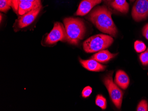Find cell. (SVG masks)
I'll use <instances>...</instances> for the list:
<instances>
[{
	"mask_svg": "<svg viewBox=\"0 0 148 111\" xmlns=\"http://www.w3.org/2000/svg\"><path fill=\"white\" fill-rule=\"evenodd\" d=\"M111 15V11L106 6H99L90 12L86 18L100 31L115 37L118 34V29Z\"/></svg>",
	"mask_w": 148,
	"mask_h": 111,
	"instance_id": "1",
	"label": "cell"
},
{
	"mask_svg": "<svg viewBox=\"0 0 148 111\" xmlns=\"http://www.w3.org/2000/svg\"><path fill=\"white\" fill-rule=\"evenodd\" d=\"M66 32V41L72 45H77L84 39L86 32V27L82 19L67 17L64 20Z\"/></svg>",
	"mask_w": 148,
	"mask_h": 111,
	"instance_id": "2",
	"label": "cell"
},
{
	"mask_svg": "<svg viewBox=\"0 0 148 111\" xmlns=\"http://www.w3.org/2000/svg\"><path fill=\"white\" fill-rule=\"evenodd\" d=\"M114 39L110 35L98 34L87 39L83 43L84 50L88 53L103 50L110 47Z\"/></svg>",
	"mask_w": 148,
	"mask_h": 111,
	"instance_id": "3",
	"label": "cell"
},
{
	"mask_svg": "<svg viewBox=\"0 0 148 111\" xmlns=\"http://www.w3.org/2000/svg\"><path fill=\"white\" fill-rule=\"evenodd\" d=\"M113 72L110 73L106 76L104 78L103 82L108 91L111 101L117 108L120 109L122 106L123 93L119 88L118 85L113 82Z\"/></svg>",
	"mask_w": 148,
	"mask_h": 111,
	"instance_id": "4",
	"label": "cell"
},
{
	"mask_svg": "<svg viewBox=\"0 0 148 111\" xmlns=\"http://www.w3.org/2000/svg\"><path fill=\"white\" fill-rule=\"evenodd\" d=\"M45 44L48 45L55 44L59 41H66V32L64 26L60 22L55 23L52 30L45 39Z\"/></svg>",
	"mask_w": 148,
	"mask_h": 111,
	"instance_id": "5",
	"label": "cell"
},
{
	"mask_svg": "<svg viewBox=\"0 0 148 111\" xmlns=\"http://www.w3.org/2000/svg\"><path fill=\"white\" fill-rule=\"evenodd\" d=\"M42 6L37 9L32 10L25 14L20 16L16 20L13 25V29L15 31H18L20 30L28 27L31 25L35 20L41 10Z\"/></svg>",
	"mask_w": 148,
	"mask_h": 111,
	"instance_id": "6",
	"label": "cell"
},
{
	"mask_svg": "<svg viewBox=\"0 0 148 111\" xmlns=\"http://www.w3.org/2000/svg\"><path fill=\"white\" fill-rule=\"evenodd\" d=\"M132 16L137 22L145 20L148 17V0H137L133 5Z\"/></svg>",
	"mask_w": 148,
	"mask_h": 111,
	"instance_id": "7",
	"label": "cell"
},
{
	"mask_svg": "<svg viewBox=\"0 0 148 111\" xmlns=\"http://www.w3.org/2000/svg\"><path fill=\"white\" fill-rule=\"evenodd\" d=\"M40 6H42L41 0H38L35 1L18 2L12 9L17 15L21 16Z\"/></svg>",
	"mask_w": 148,
	"mask_h": 111,
	"instance_id": "8",
	"label": "cell"
},
{
	"mask_svg": "<svg viewBox=\"0 0 148 111\" xmlns=\"http://www.w3.org/2000/svg\"><path fill=\"white\" fill-rule=\"evenodd\" d=\"M102 2V0H83L80 3L75 15L84 16L89 14L96 5Z\"/></svg>",
	"mask_w": 148,
	"mask_h": 111,
	"instance_id": "9",
	"label": "cell"
},
{
	"mask_svg": "<svg viewBox=\"0 0 148 111\" xmlns=\"http://www.w3.org/2000/svg\"><path fill=\"white\" fill-rule=\"evenodd\" d=\"M79 60L82 66L89 71L100 72L103 71L106 67L98 61L91 59L89 60H83L79 58Z\"/></svg>",
	"mask_w": 148,
	"mask_h": 111,
	"instance_id": "10",
	"label": "cell"
},
{
	"mask_svg": "<svg viewBox=\"0 0 148 111\" xmlns=\"http://www.w3.org/2000/svg\"><path fill=\"white\" fill-rule=\"evenodd\" d=\"M130 80L128 76L125 71L122 70L117 71L115 75L114 82L123 89H125L129 86Z\"/></svg>",
	"mask_w": 148,
	"mask_h": 111,
	"instance_id": "11",
	"label": "cell"
},
{
	"mask_svg": "<svg viewBox=\"0 0 148 111\" xmlns=\"http://www.w3.org/2000/svg\"><path fill=\"white\" fill-rule=\"evenodd\" d=\"M118 54H112L107 50H100L91 56L90 59L98 61L99 63H104L108 62Z\"/></svg>",
	"mask_w": 148,
	"mask_h": 111,
	"instance_id": "12",
	"label": "cell"
},
{
	"mask_svg": "<svg viewBox=\"0 0 148 111\" xmlns=\"http://www.w3.org/2000/svg\"><path fill=\"white\" fill-rule=\"evenodd\" d=\"M113 9L123 14L128 13L129 10V5L126 0H114L110 4Z\"/></svg>",
	"mask_w": 148,
	"mask_h": 111,
	"instance_id": "13",
	"label": "cell"
},
{
	"mask_svg": "<svg viewBox=\"0 0 148 111\" xmlns=\"http://www.w3.org/2000/svg\"><path fill=\"white\" fill-rule=\"evenodd\" d=\"M12 0H0V11L6 12L12 6Z\"/></svg>",
	"mask_w": 148,
	"mask_h": 111,
	"instance_id": "14",
	"label": "cell"
},
{
	"mask_svg": "<svg viewBox=\"0 0 148 111\" xmlns=\"http://www.w3.org/2000/svg\"><path fill=\"white\" fill-rule=\"evenodd\" d=\"M95 104L103 110L106 109L107 106L106 99L102 95L99 94L96 96Z\"/></svg>",
	"mask_w": 148,
	"mask_h": 111,
	"instance_id": "15",
	"label": "cell"
},
{
	"mask_svg": "<svg viewBox=\"0 0 148 111\" xmlns=\"http://www.w3.org/2000/svg\"><path fill=\"white\" fill-rule=\"evenodd\" d=\"M134 49L136 52L138 53H141L145 51L146 49V45L142 41L137 40L134 43Z\"/></svg>",
	"mask_w": 148,
	"mask_h": 111,
	"instance_id": "16",
	"label": "cell"
},
{
	"mask_svg": "<svg viewBox=\"0 0 148 111\" xmlns=\"http://www.w3.org/2000/svg\"><path fill=\"white\" fill-rule=\"evenodd\" d=\"M140 59L143 66L148 65V48L140 55Z\"/></svg>",
	"mask_w": 148,
	"mask_h": 111,
	"instance_id": "17",
	"label": "cell"
},
{
	"mask_svg": "<svg viewBox=\"0 0 148 111\" xmlns=\"http://www.w3.org/2000/svg\"><path fill=\"white\" fill-rule=\"evenodd\" d=\"M137 111H148V104L147 101L145 100H142L138 105Z\"/></svg>",
	"mask_w": 148,
	"mask_h": 111,
	"instance_id": "18",
	"label": "cell"
},
{
	"mask_svg": "<svg viewBox=\"0 0 148 111\" xmlns=\"http://www.w3.org/2000/svg\"><path fill=\"white\" fill-rule=\"evenodd\" d=\"M92 92V88L90 86L86 87L82 91V97L84 98H87L90 96Z\"/></svg>",
	"mask_w": 148,
	"mask_h": 111,
	"instance_id": "19",
	"label": "cell"
},
{
	"mask_svg": "<svg viewBox=\"0 0 148 111\" xmlns=\"http://www.w3.org/2000/svg\"><path fill=\"white\" fill-rule=\"evenodd\" d=\"M143 35L148 40V23L143 28Z\"/></svg>",
	"mask_w": 148,
	"mask_h": 111,
	"instance_id": "20",
	"label": "cell"
},
{
	"mask_svg": "<svg viewBox=\"0 0 148 111\" xmlns=\"http://www.w3.org/2000/svg\"><path fill=\"white\" fill-rule=\"evenodd\" d=\"M38 0H12V8L13 9L16 5V4L20 2H25V1H35Z\"/></svg>",
	"mask_w": 148,
	"mask_h": 111,
	"instance_id": "21",
	"label": "cell"
},
{
	"mask_svg": "<svg viewBox=\"0 0 148 111\" xmlns=\"http://www.w3.org/2000/svg\"><path fill=\"white\" fill-rule=\"evenodd\" d=\"M108 2H110V4H111L113 1H114V0H106Z\"/></svg>",
	"mask_w": 148,
	"mask_h": 111,
	"instance_id": "22",
	"label": "cell"
},
{
	"mask_svg": "<svg viewBox=\"0 0 148 111\" xmlns=\"http://www.w3.org/2000/svg\"><path fill=\"white\" fill-rule=\"evenodd\" d=\"M1 20H2V14H1Z\"/></svg>",
	"mask_w": 148,
	"mask_h": 111,
	"instance_id": "23",
	"label": "cell"
},
{
	"mask_svg": "<svg viewBox=\"0 0 148 111\" xmlns=\"http://www.w3.org/2000/svg\"><path fill=\"white\" fill-rule=\"evenodd\" d=\"M130 1H131V2H134L135 0H130Z\"/></svg>",
	"mask_w": 148,
	"mask_h": 111,
	"instance_id": "24",
	"label": "cell"
}]
</instances>
